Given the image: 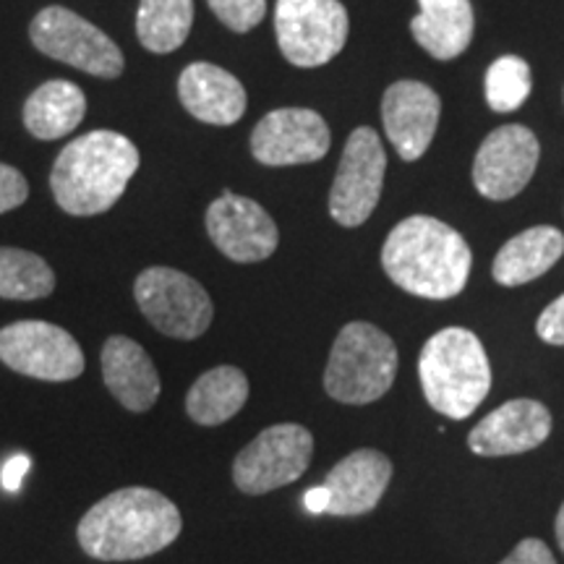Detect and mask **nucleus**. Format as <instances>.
Masks as SVG:
<instances>
[{
  "instance_id": "6",
  "label": "nucleus",
  "mask_w": 564,
  "mask_h": 564,
  "mask_svg": "<svg viewBox=\"0 0 564 564\" xmlns=\"http://www.w3.org/2000/svg\"><path fill=\"white\" fill-rule=\"evenodd\" d=\"M133 299L158 333L175 340H196L209 329L215 306L209 293L173 267H150L133 282Z\"/></svg>"
},
{
  "instance_id": "7",
  "label": "nucleus",
  "mask_w": 564,
  "mask_h": 564,
  "mask_svg": "<svg viewBox=\"0 0 564 564\" xmlns=\"http://www.w3.org/2000/svg\"><path fill=\"white\" fill-rule=\"evenodd\" d=\"M30 37L32 45L47 58L79 68L97 79H118L126 68L121 47L91 21L63 6L40 11L32 19Z\"/></svg>"
},
{
  "instance_id": "22",
  "label": "nucleus",
  "mask_w": 564,
  "mask_h": 564,
  "mask_svg": "<svg viewBox=\"0 0 564 564\" xmlns=\"http://www.w3.org/2000/svg\"><path fill=\"white\" fill-rule=\"evenodd\" d=\"M87 97L74 82H45L24 102V126L34 139L53 141L70 133L84 121Z\"/></svg>"
},
{
  "instance_id": "16",
  "label": "nucleus",
  "mask_w": 564,
  "mask_h": 564,
  "mask_svg": "<svg viewBox=\"0 0 564 564\" xmlns=\"http://www.w3.org/2000/svg\"><path fill=\"white\" fill-rule=\"evenodd\" d=\"M552 434V413L539 400H510L491 411L468 434V447L481 457L523 455L541 447Z\"/></svg>"
},
{
  "instance_id": "3",
  "label": "nucleus",
  "mask_w": 564,
  "mask_h": 564,
  "mask_svg": "<svg viewBox=\"0 0 564 564\" xmlns=\"http://www.w3.org/2000/svg\"><path fill=\"white\" fill-rule=\"evenodd\" d=\"M139 162V150L123 133L102 129L84 133L55 160L51 173L55 202L74 217L102 215L126 194Z\"/></svg>"
},
{
  "instance_id": "27",
  "label": "nucleus",
  "mask_w": 564,
  "mask_h": 564,
  "mask_svg": "<svg viewBox=\"0 0 564 564\" xmlns=\"http://www.w3.org/2000/svg\"><path fill=\"white\" fill-rule=\"evenodd\" d=\"M207 6L228 30L238 34L251 32L267 17V0H207Z\"/></svg>"
},
{
  "instance_id": "30",
  "label": "nucleus",
  "mask_w": 564,
  "mask_h": 564,
  "mask_svg": "<svg viewBox=\"0 0 564 564\" xmlns=\"http://www.w3.org/2000/svg\"><path fill=\"white\" fill-rule=\"evenodd\" d=\"M499 564H556L554 554L549 552V546L539 539H525L512 549L510 556Z\"/></svg>"
},
{
  "instance_id": "31",
  "label": "nucleus",
  "mask_w": 564,
  "mask_h": 564,
  "mask_svg": "<svg viewBox=\"0 0 564 564\" xmlns=\"http://www.w3.org/2000/svg\"><path fill=\"white\" fill-rule=\"evenodd\" d=\"M26 470H30V457H24V455L11 457V460L3 465V474H0V478H3L6 489L17 491L19 486H21V481H24Z\"/></svg>"
},
{
  "instance_id": "8",
  "label": "nucleus",
  "mask_w": 564,
  "mask_h": 564,
  "mask_svg": "<svg viewBox=\"0 0 564 564\" xmlns=\"http://www.w3.org/2000/svg\"><path fill=\"white\" fill-rule=\"evenodd\" d=\"M274 32L285 61L316 68L343 51L350 21L340 0H278Z\"/></svg>"
},
{
  "instance_id": "15",
  "label": "nucleus",
  "mask_w": 564,
  "mask_h": 564,
  "mask_svg": "<svg viewBox=\"0 0 564 564\" xmlns=\"http://www.w3.org/2000/svg\"><path fill=\"white\" fill-rule=\"evenodd\" d=\"M442 116V100L423 82H394L382 97L387 139L405 162L426 154Z\"/></svg>"
},
{
  "instance_id": "4",
  "label": "nucleus",
  "mask_w": 564,
  "mask_h": 564,
  "mask_svg": "<svg viewBox=\"0 0 564 564\" xmlns=\"http://www.w3.org/2000/svg\"><path fill=\"white\" fill-rule=\"evenodd\" d=\"M419 379L429 405L463 421L491 390V364L470 329L447 327L432 335L419 356Z\"/></svg>"
},
{
  "instance_id": "18",
  "label": "nucleus",
  "mask_w": 564,
  "mask_h": 564,
  "mask_svg": "<svg viewBox=\"0 0 564 564\" xmlns=\"http://www.w3.org/2000/svg\"><path fill=\"white\" fill-rule=\"evenodd\" d=\"M102 379L112 398L131 413H147L160 398V373L150 352L126 335H112L100 352Z\"/></svg>"
},
{
  "instance_id": "26",
  "label": "nucleus",
  "mask_w": 564,
  "mask_h": 564,
  "mask_svg": "<svg viewBox=\"0 0 564 564\" xmlns=\"http://www.w3.org/2000/svg\"><path fill=\"white\" fill-rule=\"evenodd\" d=\"M531 95V68L518 55H502L486 70V102L494 112H512Z\"/></svg>"
},
{
  "instance_id": "33",
  "label": "nucleus",
  "mask_w": 564,
  "mask_h": 564,
  "mask_svg": "<svg viewBox=\"0 0 564 564\" xmlns=\"http://www.w3.org/2000/svg\"><path fill=\"white\" fill-rule=\"evenodd\" d=\"M556 541H560V546L564 552V502L560 507V514H556Z\"/></svg>"
},
{
  "instance_id": "12",
  "label": "nucleus",
  "mask_w": 564,
  "mask_h": 564,
  "mask_svg": "<svg viewBox=\"0 0 564 564\" xmlns=\"http://www.w3.org/2000/svg\"><path fill=\"white\" fill-rule=\"evenodd\" d=\"M539 139L525 126H502L478 147L474 183L478 194L491 202H507L531 183L539 165Z\"/></svg>"
},
{
  "instance_id": "19",
  "label": "nucleus",
  "mask_w": 564,
  "mask_h": 564,
  "mask_svg": "<svg viewBox=\"0 0 564 564\" xmlns=\"http://www.w3.org/2000/svg\"><path fill=\"white\" fill-rule=\"evenodd\" d=\"M178 97L196 121L209 126H232L246 112L243 84L215 63H192L183 68Z\"/></svg>"
},
{
  "instance_id": "32",
  "label": "nucleus",
  "mask_w": 564,
  "mask_h": 564,
  "mask_svg": "<svg viewBox=\"0 0 564 564\" xmlns=\"http://www.w3.org/2000/svg\"><path fill=\"white\" fill-rule=\"evenodd\" d=\"M327 505H329V491L324 489V486H316V489L306 491V510L308 512L324 514L327 512Z\"/></svg>"
},
{
  "instance_id": "29",
  "label": "nucleus",
  "mask_w": 564,
  "mask_h": 564,
  "mask_svg": "<svg viewBox=\"0 0 564 564\" xmlns=\"http://www.w3.org/2000/svg\"><path fill=\"white\" fill-rule=\"evenodd\" d=\"M535 333L549 345H564V293L541 312Z\"/></svg>"
},
{
  "instance_id": "23",
  "label": "nucleus",
  "mask_w": 564,
  "mask_h": 564,
  "mask_svg": "<svg viewBox=\"0 0 564 564\" xmlns=\"http://www.w3.org/2000/svg\"><path fill=\"white\" fill-rule=\"evenodd\" d=\"M249 400V377L236 366L204 371L186 394L188 419L199 426H220Z\"/></svg>"
},
{
  "instance_id": "25",
  "label": "nucleus",
  "mask_w": 564,
  "mask_h": 564,
  "mask_svg": "<svg viewBox=\"0 0 564 564\" xmlns=\"http://www.w3.org/2000/svg\"><path fill=\"white\" fill-rule=\"evenodd\" d=\"M55 291V272L45 259L24 249L0 246V299L37 301Z\"/></svg>"
},
{
  "instance_id": "5",
  "label": "nucleus",
  "mask_w": 564,
  "mask_h": 564,
  "mask_svg": "<svg viewBox=\"0 0 564 564\" xmlns=\"http://www.w3.org/2000/svg\"><path fill=\"white\" fill-rule=\"evenodd\" d=\"M398 364V348L390 335L369 322H350L329 350L324 390L337 403L369 405L390 392Z\"/></svg>"
},
{
  "instance_id": "1",
  "label": "nucleus",
  "mask_w": 564,
  "mask_h": 564,
  "mask_svg": "<svg viewBox=\"0 0 564 564\" xmlns=\"http://www.w3.org/2000/svg\"><path fill=\"white\" fill-rule=\"evenodd\" d=\"M183 518L165 494L129 486L84 514L76 539L91 560L129 562L162 552L181 535Z\"/></svg>"
},
{
  "instance_id": "28",
  "label": "nucleus",
  "mask_w": 564,
  "mask_h": 564,
  "mask_svg": "<svg viewBox=\"0 0 564 564\" xmlns=\"http://www.w3.org/2000/svg\"><path fill=\"white\" fill-rule=\"evenodd\" d=\"M26 196H30V183L24 175L17 167L0 162V215L17 209L19 204L26 202Z\"/></svg>"
},
{
  "instance_id": "9",
  "label": "nucleus",
  "mask_w": 564,
  "mask_h": 564,
  "mask_svg": "<svg viewBox=\"0 0 564 564\" xmlns=\"http://www.w3.org/2000/svg\"><path fill=\"white\" fill-rule=\"evenodd\" d=\"M314 455V436L301 423H278L246 444L232 463V481L243 494L259 497L306 474Z\"/></svg>"
},
{
  "instance_id": "11",
  "label": "nucleus",
  "mask_w": 564,
  "mask_h": 564,
  "mask_svg": "<svg viewBox=\"0 0 564 564\" xmlns=\"http://www.w3.org/2000/svg\"><path fill=\"white\" fill-rule=\"evenodd\" d=\"M387 154L382 139L369 126H361L348 137L340 167H337L333 192H329V215L343 228H358L377 209L384 186Z\"/></svg>"
},
{
  "instance_id": "17",
  "label": "nucleus",
  "mask_w": 564,
  "mask_h": 564,
  "mask_svg": "<svg viewBox=\"0 0 564 564\" xmlns=\"http://www.w3.org/2000/svg\"><path fill=\"white\" fill-rule=\"evenodd\" d=\"M392 481V460L377 449H356L329 470L324 489L329 491L327 514L352 518L379 505Z\"/></svg>"
},
{
  "instance_id": "14",
  "label": "nucleus",
  "mask_w": 564,
  "mask_h": 564,
  "mask_svg": "<svg viewBox=\"0 0 564 564\" xmlns=\"http://www.w3.org/2000/svg\"><path fill=\"white\" fill-rule=\"evenodd\" d=\"M329 144L333 137L327 121L308 108L267 112L251 133V154L270 167L316 162L329 152Z\"/></svg>"
},
{
  "instance_id": "24",
  "label": "nucleus",
  "mask_w": 564,
  "mask_h": 564,
  "mask_svg": "<svg viewBox=\"0 0 564 564\" xmlns=\"http://www.w3.org/2000/svg\"><path fill=\"white\" fill-rule=\"evenodd\" d=\"M194 24V0H141L137 13L139 42L150 53H173Z\"/></svg>"
},
{
  "instance_id": "21",
  "label": "nucleus",
  "mask_w": 564,
  "mask_h": 564,
  "mask_svg": "<svg viewBox=\"0 0 564 564\" xmlns=\"http://www.w3.org/2000/svg\"><path fill=\"white\" fill-rule=\"evenodd\" d=\"M564 253V236L552 225H535L507 241L494 259L491 274L499 285L518 288L552 270Z\"/></svg>"
},
{
  "instance_id": "20",
  "label": "nucleus",
  "mask_w": 564,
  "mask_h": 564,
  "mask_svg": "<svg viewBox=\"0 0 564 564\" xmlns=\"http://www.w3.org/2000/svg\"><path fill=\"white\" fill-rule=\"evenodd\" d=\"M419 6L411 32L423 51L436 61H453L468 51L476 26L470 0H419Z\"/></svg>"
},
{
  "instance_id": "10",
  "label": "nucleus",
  "mask_w": 564,
  "mask_h": 564,
  "mask_svg": "<svg viewBox=\"0 0 564 564\" xmlns=\"http://www.w3.org/2000/svg\"><path fill=\"white\" fill-rule=\"evenodd\" d=\"M0 361L42 382H70L84 371V352L74 335L40 319L13 322L0 329Z\"/></svg>"
},
{
  "instance_id": "2",
  "label": "nucleus",
  "mask_w": 564,
  "mask_h": 564,
  "mask_svg": "<svg viewBox=\"0 0 564 564\" xmlns=\"http://www.w3.org/2000/svg\"><path fill=\"white\" fill-rule=\"evenodd\" d=\"M470 264L474 253L460 232L426 215L394 225L382 249L387 278L419 299L444 301L463 293Z\"/></svg>"
},
{
  "instance_id": "13",
  "label": "nucleus",
  "mask_w": 564,
  "mask_h": 564,
  "mask_svg": "<svg viewBox=\"0 0 564 564\" xmlns=\"http://www.w3.org/2000/svg\"><path fill=\"white\" fill-rule=\"evenodd\" d=\"M207 232L212 243L238 264L270 259L278 251L280 232L262 204L225 192L207 209Z\"/></svg>"
}]
</instances>
